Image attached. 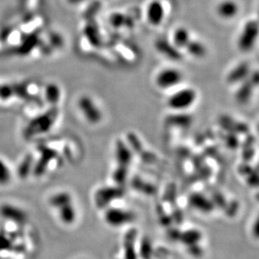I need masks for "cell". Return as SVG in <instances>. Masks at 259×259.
<instances>
[{"label": "cell", "instance_id": "2", "mask_svg": "<svg viewBox=\"0 0 259 259\" xmlns=\"http://www.w3.org/2000/svg\"><path fill=\"white\" fill-rule=\"evenodd\" d=\"M259 34V25L257 20H247L237 38V48L242 52H249L254 48Z\"/></svg>", "mask_w": 259, "mask_h": 259}, {"label": "cell", "instance_id": "9", "mask_svg": "<svg viewBox=\"0 0 259 259\" xmlns=\"http://www.w3.org/2000/svg\"><path fill=\"white\" fill-rule=\"evenodd\" d=\"M54 122L55 116L53 115V113L49 116H41L39 118H36L34 121L30 122V123L28 125L25 134L29 137H33L34 135L46 134L53 126Z\"/></svg>", "mask_w": 259, "mask_h": 259}, {"label": "cell", "instance_id": "7", "mask_svg": "<svg viewBox=\"0 0 259 259\" xmlns=\"http://www.w3.org/2000/svg\"><path fill=\"white\" fill-rule=\"evenodd\" d=\"M157 52L163 57H166L170 61H180L183 58L181 50L173 44V42L165 38H159L154 43Z\"/></svg>", "mask_w": 259, "mask_h": 259}, {"label": "cell", "instance_id": "5", "mask_svg": "<svg viewBox=\"0 0 259 259\" xmlns=\"http://www.w3.org/2000/svg\"><path fill=\"white\" fill-rule=\"evenodd\" d=\"M184 75L182 71L174 67L164 68L159 71L155 76V84L157 88L162 90L171 89L178 86L183 81Z\"/></svg>", "mask_w": 259, "mask_h": 259}, {"label": "cell", "instance_id": "17", "mask_svg": "<svg viewBox=\"0 0 259 259\" xmlns=\"http://www.w3.org/2000/svg\"><path fill=\"white\" fill-rule=\"evenodd\" d=\"M187 54L195 58H203L207 54V49L205 44L196 39H191L185 47Z\"/></svg>", "mask_w": 259, "mask_h": 259}, {"label": "cell", "instance_id": "10", "mask_svg": "<svg viewBox=\"0 0 259 259\" xmlns=\"http://www.w3.org/2000/svg\"><path fill=\"white\" fill-rule=\"evenodd\" d=\"M251 73H252V69L250 64L247 61H242L237 64V66L229 71V73L227 75L226 80L227 82L231 85L240 84L245 81Z\"/></svg>", "mask_w": 259, "mask_h": 259}, {"label": "cell", "instance_id": "18", "mask_svg": "<svg viewBox=\"0 0 259 259\" xmlns=\"http://www.w3.org/2000/svg\"><path fill=\"white\" fill-rule=\"evenodd\" d=\"M72 202H74L72 196L67 191H59L52 195L49 200L50 205L55 210H58L59 208Z\"/></svg>", "mask_w": 259, "mask_h": 259}, {"label": "cell", "instance_id": "8", "mask_svg": "<svg viewBox=\"0 0 259 259\" xmlns=\"http://www.w3.org/2000/svg\"><path fill=\"white\" fill-rule=\"evenodd\" d=\"M165 17V8L160 0H151L147 6L146 18L149 25L159 26Z\"/></svg>", "mask_w": 259, "mask_h": 259}, {"label": "cell", "instance_id": "4", "mask_svg": "<svg viewBox=\"0 0 259 259\" xmlns=\"http://www.w3.org/2000/svg\"><path fill=\"white\" fill-rule=\"evenodd\" d=\"M78 108L88 123L97 125L103 121V111L90 96H81L79 98Z\"/></svg>", "mask_w": 259, "mask_h": 259}, {"label": "cell", "instance_id": "6", "mask_svg": "<svg viewBox=\"0 0 259 259\" xmlns=\"http://www.w3.org/2000/svg\"><path fill=\"white\" fill-rule=\"evenodd\" d=\"M259 77L257 71H252V73L245 81L239 84L237 88L235 98L240 104H245L250 100L253 94L255 88L258 86Z\"/></svg>", "mask_w": 259, "mask_h": 259}, {"label": "cell", "instance_id": "15", "mask_svg": "<svg viewBox=\"0 0 259 259\" xmlns=\"http://www.w3.org/2000/svg\"><path fill=\"white\" fill-rule=\"evenodd\" d=\"M119 193V190L114 188V187H104V188L99 189L96 192L95 197H94L96 204L99 207L107 208L108 207L107 199L108 196H110L111 198L114 200L116 199V196H118Z\"/></svg>", "mask_w": 259, "mask_h": 259}, {"label": "cell", "instance_id": "25", "mask_svg": "<svg viewBox=\"0 0 259 259\" xmlns=\"http://www.w3.org/2000/svg\"><path fill=\"white\" fill-rule=\"evenodd\" d=\"M69 1L71 4H80V3L85 2V1H88V0H69Z\"/></svg>", "mask_w": 259, "mask_h": 259}, {"label": "cell", "instance_id": "19", "mask_svg": "<svg viewBox=\"0 0 259 259\" xmlns=\"http://www.w3.org/2000/svg\"><path fill=\"white\" fill-rule=\"evenodd\" d=\"M201 237H202V235L200 231L191 229V230L187 231L181 235V239L184 244H186L187 247H190L200 245Z\"/></svg>", "mask_w": 259, "mask_h": 259}, {"label": "cell", "instance_id": "12", "mask_svg": "<svg viewBox=\"0 0 259 259\" xmlns=\"http://www.w3.org/2000/svg\"><path fill=\"white\" fill-rule=\"evenodd\" d=\"M240 6L236 0H222L215 8V12L223 20H233L239 14Z\"/></svg>", "mask_w": 259, "mask_h": 259}, {"label": "cell", "instance_id": "14", "mask_svg": "<svg viewBox=\"0 0 259 259\" xmlns=\"http://www.w3.org/2000/svg\"><path fill=\"white\" fill-rule=\"evenodd\" d=\"M57 210L58 211L60 220L65 225H72L73 223H76L77 219V211L74 202L64 205Z\"/></svg>", "mask_w": 259, "mask_h": 259}, {"label": "cell", "instance_id": "16", "mask_svg": "<svg viewBox=\"0 0 259 259\" xmlns=\"http://www.w3.org/2000/svg\"><path fill=\"white\" fill-rule=\"evenodd\" d=\"M191 38V33L185 27H179L175 30L171 41L179 49H185Z\"/></svg>", "mask_w": 259, "mask_h": 259}, {"label": "cell", "instance_id": "24", "mask_svg": "<svg viewBox=\"0 0 259 259\" xmlns=\"http://www.w3.org/2000/svg\"><path fill=\"white\" fill-rule=\"evenodd\" d=\"M11 242L10 238L5 234H0V251H6L9 249Z\"/></svg>", "mask_w": 259, "mask_h": 259}, {"label": "cell", "instance_id": "21", "mask_svg": "<svg viewBox=\"0 0 259 259\" xmlns=\"http://www.w3.org/2000/svg\"><path fill=\"white\" fill-rule=\"evenodd\" d=\"M128 21H130V18L127 17V15H125L124 14L120 12L113 13L109 18L111 26L117 28V29L123 27L126 25H132Z\"/></svg>", "mask_w": 259, "mask_h": 259}, {"label": "cell", "instance_id": "20", "mask_svg": "<svg viewBox=\"0 0 259 259\" xmlns=\"http://www.w3.org/2000/svg\"><path fill=\"white\" fill-rule=\"evenodd\" d=\"M116 157L117 160L122 167L127 166V164L131 161V153L127 147L119 144L116 146Z\"/></svg>", "mask_w": 259, "mask_h": 259}, {"label": "cell", "instance_id": "1", "mask_svg": "<svg viewBox=\"0 0 259 259\" xmlns=\"http://www.w3.org/2000/svg\"><path fill=\"white\" fill-rule=\"evenodd\" d=\"M197 97V92L194 88H182L169 96L167 106L173 112H186L196 103Z\"/></svg>", "mask_w": 259, "mask_h": 259}, {"label": "cell", "instance_id": "23", "mask_svg": "<svg viewBox=\"0 0 259 259\" xmlns=\"http://www.w3.org/2000/svg\"><path fill=\"white\" fill-rule=\"evenodd\" d=\"M88 31H89V36L88 37H89L91 41L93 42V44H99L100 34H99L98 28L96 25H92V26L88 29Z\"/></svg>", "mask_w": 259, "mask_h": 259}, {"label": "cell", "instance_id": "11", "mask_svg": "<svg viewBox=\"0 0 259 259\" xmlns=\"http://www.w3.org/2000/svg\"><path fill=\"white\" fill-rule=\"evenodd\" d=\"M0 215L5 220L17 224H24L27 220V215L21 208L12 204H4L0 207Z\"/></svg>", "mask_w": 259, "mask_h": 259}, {"label": "cell", "instance_id": "13", "mask_svg": "<svg viewBox=\"0 0 259 259\" xmlns=\"http://www.w3.org/2000/svg\"><path fill=\"white\" fill-rule=\"evenodd\" d=\"M190 204L191 207L198 210L199 212H202L204 214L210 212L212 210V202L210 201V199H208L206 196H203L201 194L191 195Z\"/></svg>", "mask_w": 259, "mask_h": 259}, {"label": "cell", "instance_id": "3", "mask_svg": "<svg viewBox=\"0 0 259 259\" xmlns=\"http://www.w3.org/2000/svg\"><path fill=\"white\" fill-rule=\"evenodd\" d=\"M135 219L134 212L126 208L108 206L104 212V221L111 228H119L130 225Z\"/></svg>", "mask_w": 259, "mask_h": 259}, {"label": "cell", "instance_id": "22", "mask_svg": "<svg viewBox=\"0 0 259 259\" xmlns=\"http://www.w3.org/2000/svg\"><path fill=\"white\" fill-rule=\"evenodd\" d=\"M12 178V173L7 163L0 159V186H6Z\"/></svg>", "mask_w": 259, "mask_h": 259}]
</instances>
